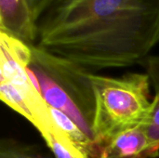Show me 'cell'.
I'll use <instances>...</instances> for the list:
<instances>
[{
    "label": "cell",
    "mask_w": 159,
    "mask_h": 158,
    "mask_svg": "<svg viewBox=\"0 0 159 158\" xmlns=\"http://www.w3.org/2000/svg\"><path fill=\"white\" fill-rule=\"evenodd\" d=\"M36 45L89 71L129 67L159 44V0H52Z\"/></svg>",
    "instance_id": "6da1fadb"
},
{
    "label": "cell",
    "mask_w": 159,
    "mask_h": 158,
    "mask_svg": "<svg viewBox=\"0 0 159 158\" xmlns=\"http://www.w3.org/2000/svg\"><path fill=\"white\" fill-rule=\"evenodd\" d=\"M28 68L48 107L69 116L94 142L95 96L91 72L36 44L32 45Z\"/></svg>",
    "instance_id": "7a4b0ae2"
},
{
    "label": "cell",
    "mask_w": 159,
    "mask_h": 158,
    "mask_svg": "<svg viewBox=\"0 0 159 158\" xmlns=\"http://www.w3.org/2000/svg\"><path fill=\"white\" fill-rule=\"evenodd\" d=\"M95 96L94 142L100 149L119 134L140 128L152 106L147 74L128 73L119 77L91 73Z\"/></svg>",
    "instance_id": "3957f363"
},
{
    "label": "cell",
    "mask_w": 159,
    "mask_h": 158,
    "mask_svg": "<svg viewBox=\"0 0 159 158\" xmlns=\"http://www.w3.org/2000/svg\"><path fill=\"white\" fill-rule=\"evenodd\" d=\"M31 56L32 45L0 32V82L9 84L25 99L33 115L32 125L40 132L52 118L28 68Z\"/></svg>",
    "instance_id": "277c9868"
},
{
    "label": "cell",
    "mask_w": 159,
    "mask_h": 158,
    "mask_svg": "<svg viewBox=\"0 0 159 158\" xmlns=\"http://www.w3.org/2000/svg\"><path fill=\"white\" fill-rule=\"evenodd\" d=\"M0 32L30 45L37 42V23L28 0H0Z\"/></svg>",
    "instance_id": "5b68a950"
},
{
    "label": "cell",
    "mask_w": 159,
    "mask_h": 158,
    "mask_svg": "<svg viewBox=\"0 0 159 158\" xmlns=\"http://www.w3.org/2000/svg\"><path fill=\"white\" fill-rule=\"evenodd\" d=\"M99 158H155L143 129L125 131L101 148Z\"/></svg>",
    "instance_id": "8992f818"
},
{
    "label": "cell",
    "mask_w": 159,
    "mask_h": 158,
    "mask_svg": "<svg viewBox=\"0 0 159 158\" xmlns=\"http://www.w3.org/2000/svg\"><path fill=\"white\" fill-rule=\"evenodd\" d=\"M53 158H90L76 147L54 122L40 132Z\"/></svg>",
    "instance_id": "52a82bcc"
},
{
    "label": "cell",
    "mask_w": 159,
    "mask_h": 158,
    "mask_svg": "<svg viewBox=\"0 0 159 158\" xmlns=\"http://www.w3.org/2000/svg\"><path fill=\"white\" fill-rule=\"evenodd\" d=\"M0 158H51L36 146L3 139L0 142Z\"/></svg>",
    "instance_id": "ba28073f"
},
{
    "label": "cell",
    "mask_w": 159,
    "mask_h": 158,
    "mask_svg": "<svg viewBox=\"0 0 159 158\" xmlns=\"http://www.w3.org/2000/svg\"><path fill=\"white\" fill-rule=\"evenodd\" d=\"M150 143L155 158L159 156V91L152 100L150 113L141 127Z\"/></svg>",
    "instance_id": "9c48e42d"
},
{
    "label": "cell",
    "mask_w": 159,
    "mask_h": 158,
    "mask_svg": "<svg viewBox=\"0 0 159 158\" xmlns=\"http://www.w3.org/2000/svg\"><path fill=\"white\" fill-rule=\"evenodd\" d=\"M146 68V74L149 75L152 86L159 91V55H151L143 62Z\"/></svg>",
    "instance_id": "30bf717a"
},
{
    "label": "cell",
    "mask_w": 159,
    "mask_h": 158,
    "mask_svg": "<svg viewBox=\"0 0 159 158\" xmlns=\"http://www.w3.org/2000/svg\"><path fill=\"white\" fill-rule=\"evenodd\" d=\"M28 1H29V6L33 18L37 23V20L44 13V11L47 9V7L49 6L52 0H28Z\"/></svg>",
    "instance_id": "8fae6325"
}]
</instances>
